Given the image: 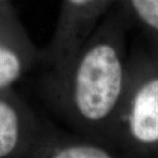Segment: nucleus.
<instances>
[{
    "instance_id": "7",
    "label": "nucleus",
    "mask_w": 158,
    "mask_h": 158,
    "mask_svg": "<svg viewBox=\"0 0 158 158\" xmlns=\"http://www.w3.org/2000/svg\"><path fill=\"white\" fill-rule=\"evenodd\" d=\"M6 1H7V0H0V6H2V5H4Z\"/></svg>"
},
{
    "instance_id": "6",
    "label": "nucleus",
    "mask_w": 158,
    "mask_h": 158,
    "mask_svg": "<svg viewBox=\"0 0 158 158\" xmlns=\"http://www.w3.org/2000/svg\"><path fill=\"white\" fill-rule=\"evenodd\" d=\"M129 4L139 20L158 34V0H129Z\"/></svg>"
},
{
    "instance_id": "3",
    "label": "nucleus",
    "mask_w": 158,
    "mask_h": 158,
    "mask_svg": "<svg viewBox=\"0 0 158 158\" xmlns=\"http://www.w3.org/2000/svg\"><path fill=\"white\" fill-rule=\"evenodd\" d=\"M4 90H0V158L30 156L43 127L24 105L4 95Z\"/></svg>"
},
{
    "instance_id": "4",
    "label": "nucleus",
    "mask_w": 158,
    "mask_h": 158,
    "mask_svg": "<svg viewBox=\"0 0 158 158\" xmlns=\"http://www.w3.org/2000/svg\"><path fill=\"white\" fill-rule=\"evenodd\" d=\"M117 148L88 136L68 135L42 128L29 156L42 158H111Z\"/></svg>"
},
{
    "instance_id": "2",
    "label": "nucleus",
    "mask_w": 158,
    "mask_h": 158,
    "mask_svg": "<svg viewBox=\"0 0 158 158\" xmlns=\"http://www.w3.org/2000/svg\"><path fill=\"white\" fill-rule=\"evenodd\" d=\"M108 141L116 148L123 143L158 145V75L144 79L133 90L126 87Z\"/></svg>"
},
{
    "instance_id": "1",
    "label": "nucleus",
    "mask_w": 158,
    "mask_h": 158,
    "mask_svg": "<svg viewBox=\"0 0 158 158\" xmlns=\"http://www.w3.org/2000/svg\"><path fill=\"white\" fill-rule=\"evenodd\" d=\"M127 84L121 29L115 19H107L66 65L50 70L43 90L55 109L79 134L109 142Z\"/></svg>"
},
{
    "instance_id": "5",
    "label": "nucleus",
    "mask_w": 158,
    "mask_h": 158,
    "mask_svg": "<svg viewBox=\"0 0 158 158\" xmlns=\"http://www.w3.org/2000/svg\"><path fill=\"white\" fill-rule=\"evenodd\" d=\"M4 28L0 24V90L8 89L40 60V52L25 34H13Z\"/></svg>"
}]
</instances>
